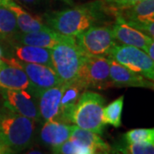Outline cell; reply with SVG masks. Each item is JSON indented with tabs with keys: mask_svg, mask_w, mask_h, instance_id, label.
<instances>
[{
	"mask_svg": "<svg viewBox=\"0 0 154 154\" xmlns=\"http://www.w3.org/2000/svg\"><path fill=\"white\" fill-rule=\"evenodd\" d=\"M111 17L99 0L45 15V24L56 33L70 37L98 25L109 24Z\"/></svg>",
	"mask_w": 154,
	"mask_h": 154,
	"instance_id": "1",
	"label": "cell"
},
{
	"mask_svg": "<svg viewBox=\"0 0 154 154\" xmlns=\"http://www.w3.org/2000/svg\"><path fill=\"white\" fill-rule=\"evenodd\" d=\"M34 122L4 106L0 110V145L13 154L29 148L34 137Z\"/></svg>",
	"mask_w": 154,
	"mask_h": 154,
	"instance_id": "2",
	"label": "cell"
},
{
	"mask_svg": "<svg viewBox=\"0 0 154 154\" xmlns=\"http://www.w3.org/2000/svg\"><path fill=\"white\" fill-rule=\"evenodd\" d=\"M105 99L99 93L84 91L77 101L71 116V123L80 128L102 134L105 124L103 109Z\"/></svg>",
	"mask_w": 154,
	"mask_h": 154,
	"instance_id": "3",
	"label": "cell"
},
{
	"mask_svg": "<svg viewBox=\"0 0 154 154\" xmlns=\"http://www.w3.org/2000/svg\"><path fill=\"white\" fill-rule=\"evenodd\" d=\"M84 55L80 51L75 37L63 36V39L51 49L52 68L61 83L75 80Z\"/></svg>",
	"mask_w": 154,
	"mask_h": 154,
	"instance_id": "4",
	"label": "cell"
},
{
	"mask_svg": "<svg viewBox=\"0 0 154 154\" xmlns=\"http://www.w3.org/2000/svg\"><path fill=\"white\" fill-rule=\"evenodd\" d=\"M75 38L82 53L88 57H107L116 45L111 24L94 26Z\"/></svg>",
	"mask_w": 154,
	"mask_h": 154,
	"instance_id": "5",
	"label": "cell"
},
{
	"mask_svg": "<svg viewBox=\"0 0 154 154\" xmlns=\"http://www.w3.org/2000/svg\"><path fill=\"white\" fill-rule=\"evenodd\" d=\"M76 79L86 90L90 88L105 90L113 88L108 57L84 56Z\"/></svg>",
	"mask_w": 154,
	"mask_h": 154,
	"instance_id": "6",
	"label": "cell"
},
{
	"mask_svg": "<svg viewBox=\"0 0 154 154\" xmlns=\"http://www.w3.org/2000/svg\"><path fill=\"white\" fill-rule=\"evenodd\" d=\"M107 57L151 81L154 80V62L143 50L131 45H115Z\"/></svg>",
	"mask_w": 154,
	"mask_h": 154,
	"instance_id": "7",
	"label": "cell"
},
{
	"mask_svg": "<svg viewBox=\"0 0 154 154\" xmlns=\"http://www.w3.org/2000/svg\"><path fill=\"white\" fill-rule=\"evenodd\" d=\"M2 60L12 66L21 69L25 72L30 83V92L36 98L45 90L55 87L61 83L55 70L51 67L44 64L24 63L12 57H2Z\"/></svg>",
	"mask_w": 154,
	"mask_h": 154,
	"instance_id": "8",
	"label": "cell"
},
{
	"mask_svg": "<svg viewBox=\"0 0 154 154\" xmlns=\"http://www.w3.org/2000/svg\"><path fill=\"white\" fill-rule=\"evenodd\" d=\"M4 106L34 122H40L37 98L27 89H0Z\"/></svg>",
	"mask_w": 154,
	"mask_h": 154,
	"instance_id": "9",
	"label": "cell"
},
{
	"mask_svg": "<svg viewBox=\"0 0 154 154\" xmlns=\"http://www.w3.org/2000/svg\"><path fill=\"white\" fill-rule=\"evenodd\" d=\"M110 60V76L113 88H141L153 89V81L122 66L113 59Z\"/></svg>",
	"mask_w": 154,
	"mask_h": 154,
	"instance_id": "10",
	"label": "cell"
},
{
	"mask_svg": "<svg viewBox=\"0 0 154 154\" xmlns=\"http://www.w3.org/2000/svg\"><path fill=\"white\" fill-rule=\"evenodd\" d=\"M63 83L48 88L37 96V105L40 119L44 122L57 121Z\"/></svg>",
	"mask_w": 154,
	"mask_h": 154,
	"instance_id": "11",
	"label": "cell"
},
{
	"mask_svg": "<svg viewBox=\"0 0 154 154\" xmlns=\"http://www.w3.org/2000/svg\"><path fill=\"white\" fill-rule=\"evenodd\" d=\"M116 20L111 24L113 36L116 40L125 45H131L141 50H145L153 38L130 27L122 18L116 17Z\"/></svg>",
	"mask_w": 154,
	"mask_h": 154,
	"instance_id": "12",
	"label": "cell"
},
{
	"mask_svg": "<svg viewBox=\"0 0 154 154\" xmlns=\"http://www.w3.org/2000/svg\"><path fill=\"white\" fill-rule=\"evenodd\" d=\"M63 36L64 35L56 33L55 31L51 30V28L28 33H23L19 31L9 43L28 45L51 49L56 45L60 42Z\"/></svg>",
	"mask_w": 154,
	"mask_h": 154,
	"instance_id": "13",
	"label": "cell"
},
{
	"mask_svg": "<svg viewBox=\"0 0 154 154\" xmlns=\"http://www.w3.org/2000/svg\"><path fill=\"white\" fill-rule=\"evenodd\" d=\"M73 125L56 120L45 122L39 138L45 146L56 148L70 139Z\"/></svg>",
	"mask_w": 154,
	"mask_h": 154,
	"instance_id": "14",
	"label": "cell"
},
{
	"mask_svg": "<svg viewBox=\"0 0 154 154\" xmlns=\"http://www.w3.org/2000/svg\"><path fill=\"white\" fill-rule=\"evenodd\" d=\"M0 6L6 8L15 16L19 31L21 32L28 33L49 28L43 22L42 19L33 17L23 9L16 0H0Z\"/></svg>",
	"mask_w": 154,
	"mask_h": 154,
	"instance_id": "15",
	"label": "cell"
},
{
	"mask_svg": "<svg viewBox=\"0 0 154 154\" xmlns=\"http://www.w3.org/2000/svg\"><path fill=\"white\" fill-rule=\"evenodd\" d=\"M86 89L75 79L69 82L63 83V90L61 98L59 115L57 121L70 124L71 116L77 101Z\"/></svg>",
	"mask_w": 154,
	"mask_h": 154,
	"instance_id": "16",
	"label": "cell"
},
{
	"mask_svg": "<svg viewBox=\"0 0 154 154\" xmlns=\"http://www.w3.org/2000/svg\"><path fill=\"white\" fill-rule=\"evenodd\" d=\"M11 45L12 57L28 63L44 64L52 68L51 58V49L38 47L28 45L8 43Z\"/></svg>",
	"mask_w": 154,
	"mask_h": 154,
	"instance_id": "17",
	"label": "cell"
},
{
	"mask_svg": "<svg viewBox=\"0 0 154 154\" xmlns=\"http://www.w3.org/2000/svg\"><path fill=\"white\" fill-rule=\"evenodd\" d=\"M124 22H154V0H142L134 5L111 12Z\"/></svg>",
	"mask_w": 154,
	"mask_h": 154,
	"instance_id": "18",
	"label": "cell"
},
{
	"mask_svg": "<svg viewBox=\"0 0 154 154\" xmlns=\"http://www.w3.org/2000/svg\"><path fill=\"white\" fill-rule=\"evenodd\" d=\"M0 89H27L31 87L25 72L2 60L0 63Z\"/></svg>",
	"mask_w": 154,
	"mask_h": 154,
	"instance_id": "19",
	"label": "cell"
},
{
	"mask_svg": "<svg viewBox=\"0 0 154 154\" xmlns=\"http://www.w3.org/2000/svg\"><path fill=\"white\" fill-rule=\"evenodd\" d=\"M70 139L85 147L91 149L94 154H104L110 147L99 134L96 133L80 128L73 125Z\"/></svg>",
	"mask_w": 154,
	"mask_h": 154,
	"instance_id": "20",
	"label": "cell"
},
{
	"mask_svg": "<svg viewBox=\"0 0 154 154\" xmlns=\"http://www.w3.org/2000/svg\"><path fill=\"white\" fill-rule=\"evenodd\" d=\"M18 32L15 16L6 8L0 6V40L9 43Z\"/></svg>",
	"mask_w": 154,
	"mask_h": 154,
	"instance_id": "21",
	"label": "cell"
},
{
	"mask_svg": "<svg viewBox=\"0 0 154 154\" xmlns=\"http://www.w3.org/2000/svg\"><path fill=\"white\" fill-rule=\"evenodd\" d=\"M124 103V96L122 95L118 99L104 107L103 121L105 124H110L114 128H119L122 125V113Z\"/></svg>",
	"mask_w": 154,
	"mask_h": 154,
	"instance_id": "22",
	"label": "cell"
},
{
	"mask_svg": "<svg viewBox=\"0 0 154 154\" xmlns=\"http://www.w3.org/2000/svg\"><path fill=\"white\" fill-rule=\"evenodd\" d=\"M127 143L154 144L153 128H134L124 134Z\"/></svg>",
	"mask_w": 154,
	"mask_h": 154,
	"instance_id": "23",
	"label": "cell"
},
{
	"mask_svg": "<svg viewBox=\"0 0 154 154\" xmlns=\"http://www.w3.org/2000/svg\"><path fill=\"white\" fill-rule=\"evenodd\" d=\"M117 149L123 154H154V144L127 143L125 146Z\"/></svg>",
	"mask_w": 154,
	"mask_h": 154,
	"instance_id": "24",
	"label": "cell"
},
{
	"mask_svg": "<svg viewBox=\"0 0 154 154\" xmlns=\"http://www.w3.org/2000/svg\"><path fill=\"white\" fill-rule=\"evenodd\" d=\"M111 16V12L134 5L142 0H99ZM112 17V16H111Z\"/></svg>",
	"mask_w": 154,
	"mask_h": 154,
	"instance_id": "25",
	"label": "cell"
},
{
	"mask_svg": "<svg viewBox=\"0 0 154 154\" xmlns=\"http://www.w3.org/2000/svg\"><path fill=\"white\" fill-rule=\"evenodd\" d=\"M130 27L139 30L140 32L154 38V22H125Z\"/></svg>",
	"mask_w": 154,
	"mask_h": 154,
	"instance_id": "26",
	"label": "cell"
},
{
	"mask_svg": "<svg viewBox=\"0 0 154 154\" xmlns=\"http://www.w3.org/2000/svg\"><path fill=\"white\" fill-rule=\"evenodd\" d=\"M154 41H152L150 44L146 47V49L144 50V51L147 54V55L152 59V60H154Z\"/></svg>",
	"mask_w": 154,
	"mask_h": 154,
	"instance_id": "27",
	"label": "cell"
},
{
	"mask_svg": "<svg viewBox=\"0 0 154 154\" xmlns=\"http://www.w3.org/2000/svg\"><path fill=\"white\" fill-rule=\"evenodd\" d=\"M17 1L21 2L24 5H35L41 2V0H17Z\"/></svg>",
	"mask_w": 154,
	"mask_h": 154,
	"instance_id": "28",
	"label": "cell"
},
{
	"mask_svg": "<svg viewBox=\"0 0 154 154\" xmlns=\"http://www.w3.org/2000/svg\"><path fill=\"white\" fill-rule=\"evenodd\" d=\"M24 154H44L41 151H39L38 149L31 148L28 150V152H26Z\"/></svg>",
	"mask_w": 154,
	"mask_h": 154,
	"instance_id": "29",
	"label": "cell"
},
{
	"mask_svg": "<svg viewBox=\"0 0 154 154\" xmlns=\"http://www.w3.org/2000/svg\"><path fill=\"white\" fill-rule=\"evenodd\" d=\"M104 154H123V153L120 150H118L117 148H116V149H113V150L110 149V150H108L107 152H105Z\"/></svg>",
	"mask_w": 154,
	"mask_h": 154,
	"instance_id": "30",
	"label": "cell"
},
{
	"mask_svg": "<svg viewBox=\"0 0 154 154\" xmlns=\"http://www.w3.org/2000/svg\"><path fill=\"white\" fill-rule=\"evenodd\" d=\"M0 154H13L11 152L10 150H8L7 148H5V146H1L0 145Z\"/></svg>",
	"mask_w": 154,
	"mask_h": 154,
	"instance_id": "31",
	"label": "cell"
},
{
	"mask_svg": "<svg viewBox=\"0 0 154 154\" xmlns=\"http://www.w3.org/2000/svg\"><path fill=\"white\" fill-rule=\"evenodd\" d=\"M62 1H63V2H65L67 4H69V5H74L73 2H72V0H62Z\"/></svg>",
	"mask_w": 154,
	"mask_h": 154,
	"instance_id": "32",
	"label": "cell"
},
{
	"mask_svg": "<svg viewBox=\"0 0 154 154\" xmlns=\"http://www.w3.org/2000/svg\"><path fill=\"white\" fill-rule=\"evenodd\" d=\"M2 57H3V51H2V49H1V47H0V63H1V62H2Z\"/></svg>",
	"mask_w": 154,
	"mask_h": 154,
	"instance_id": "33",
	"label": "cell"
},
{
	"mask_svg": "<svg viewBox=\"0 0 154 154\" xmlns=\"http://www.w3.org/2000/svg\"><path fill=\"white\" fill-rule=\"evenodd\" d=\"M77 154H82V153H77Z\"/></svg>",
	"mask_w": 154,
	"mask_h": 154,
	"instance_id": "34",
	"label": "cell"
}]
</instances>
